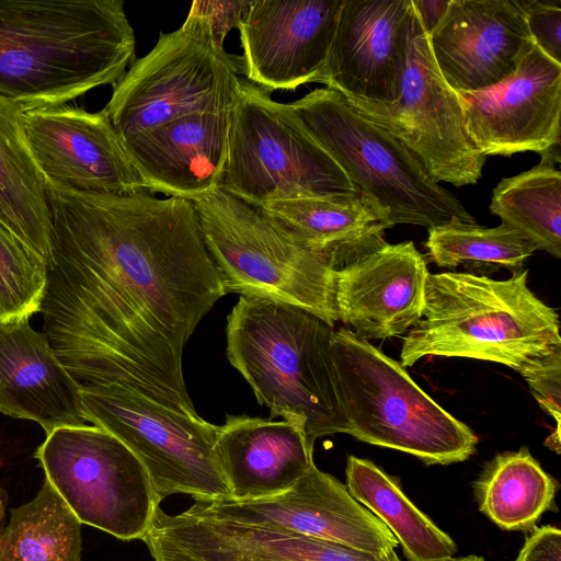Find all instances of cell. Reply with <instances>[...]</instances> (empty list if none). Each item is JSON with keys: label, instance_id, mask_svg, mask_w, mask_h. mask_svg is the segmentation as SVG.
Segmentation results:
<instances>
[{"label": "cell", "instance_id": "cell-24", "mask_svg": "<svg viewBox=\"0 0 561 561\" xmlns=\"http://www.w3.org/2000/svg\"><path fill=\"white\" fill-rule=\"evenodd\" d=\"M46 184L26 139L24 111L0 95V228L48 263Z\"/></svg>", "mask_w": 561, "mask_h": 561}, {"label": "cell", "instance_id": "cell-34", "mask_svg": "<svg viewBox=\"0 0 561 561\" xmlns=\"http://www.w3.org/2000/svg\"><path fill=\"white\" fill-rule=\"evenodd\" d=\"M515 561H561V531L553 526L534 528Z\"/></svg>", "mask_w": 561, "mask_h": 561}, {"label": "cell", "instance_id": "cell-6", "mask_svg": "<svg viewBox=\"0 0 561 561\" xmlns=\"http://www.w3.org/2000/svg\"><path fill=\"white\" fill-rule=\"evenodd\" d=\"M287 104L353 186L386 213L390 228L477 224L399 139L360 115L337 91L316 89Z\"/></svg>", "mask_w": 561, "mask_h": 561}, {"label": "cell", "instance_id": "cell-32", "mask_svg": "<svg viewBox=\"0 0 561 561\" xmlns=\"http://www.w3.org/2000/svg\"><path fill=\"white\" fill-rule=\"evenodd\" d=\"M523 9L535 45L561 64L560 0H517Z\"/></svg>", "mask_w": 561, "mask_h": 561}, {"label": "cell", "instance_id": "cell-9", "mask_svg": "<svg viewBox=\"0 0 561 561\" xmlns=\"http://www.w3.org/2000/svg\"><path fill=\"white\" fill-rule=\"evenodd\" d=\"M241 87L238 66L216 47L206 20L188 11L175 31L135 59L104 106L122 139L184 115L231 111Z\"/></svg>", "mask_w": 561, "mask_h": 561}, {"label": "cell", "instance_id": "cell-29", "mask_svg": "<svg viewBox=\"0 0 561 561\" xmlns=\"http://www.w3.org/2000/svg\"><path fill=\"white\" fill-rule=\"evenodd\" d=\"M427 254L436 265L463 273L490 277L505 270L517 274L524 270L536 245L516 229L501 224L494 228L477 224H450L428 229Z\"/></svg>", "mask_w": 561, "mask_h": 561}, {"label": "cell", "instance_id": "cell-33", "mask_svg": "<svg viewBox=\"0 0 561 561\" xmlns=\"http://www.w3.org/2000/svg\"><path fill=\"white\" fill-rule=\"evenodd\" d=\"M250 4L251 0H195L192 2L190 12L206 20L210 27L211 37L216 47L225 49V38L231 30L240 26Z\"/></svg>", "mask_w": 561, "mask_h": 561}, {"label": "cell", "instance_id": "cell-3", "mask_svg": "<svg viewBox=\"0 0 561 561\" xmlns=\"http://www.w3.org/2000/svg\"><path fill=\"white\" fill-rule=\"evenodd\" d=\"M334 327L288 304L240 296L227 317V358L272 416L317 438L347 434L331 341Z\"/></svg>", "mask_w": 561, "mask_h": 561}, {"label": "cell", "instance_id": "cell-22", "mask_svg": "<svg viewBox=\"0 0 561 561\" xmlns=\"http://www.w3.org/2000/svg\"><path fill=\"white\" fill-rule=\"evenodd\" d=\"M312 453L305 432L285 420L228 415L217 426L215 454L236 501L289 490L316 467Z\"/></svg>", "mask_w": 561, "mask_h": 561}, {"label": "cell", "instance_id": "cell-35", "mask_svg": "<svg viewBox=\"0 0 561 561\" xmlns=\"http://www.w3.org/2000/svg\"><path fill=\"white\" fill-rule=\"evenodd\" d=\"M450 0H412L414 10L430 34L445 15Z\"/></svg>", "mask_w": 561, "mask_h": 561}, {"label": "cell", "instance_id": "cell-2", "mask_svg": "<svg viewBox=\"0 0 561 561\" xmlns=\"http://www.w3.org/2000/svg\"><path fill=\"white\" fill-rule=\"evenodd\" d=\"M135 48L122 0H0V95L24 112L114 87Z\"/></svg>", "mask_w": 561, "mask_h": 561}, {"label": "cell", "instance_id": "cell-18", "mask_svg": "<svg viewBox=\"0 0 561 561\" xmlns=\"http://www.w3.org/2000/svg\"><path fill=\"white\" fill-rule=\"evenodd\" d=\"M427 37L440 75L456 92L500 83L535 45L517 0H450Z\"/></svg>", "mask_w": 561, "mask_h": 561}, {"label": "cell", "instance_id": "cell-1", "mask_svg": "<svg viewBox=\"0 0 561 561\" xmlns=\"http://www.w3.org/2000/svg\"><path fill=\"white\" fill-rule=\"evenodd\" d=\"M44 333L81 385L116 383L191 416L183 351L227 295L192 201L47 181Z\"/></svg>", "mask_w": 561, "mask_h": 561}, {"label": "cell", "instance_id": "cell-21", "mask_svg": "<svg viewBox=\"0 0 561 561\" xmlns=\"http://www.w3.org/2000/svg\"><path fill=\"white\" fill-rule=\"evenodd\" d=\"M231 111L192 113L124 138L146 191L191 201L218 187Z\"/></svg>", "mask_w": 561, "mask_h": 561}, {"label": "cell", "instance_id": "cell-31", "mask_svg": "<svg viewBox=\"0 0 561 561\" xmlns=\"http://www.w3.org/2000/svg\"><path fill=\"white\" fill-rule=\"evenodd\" d=\"M538 404L561 424V346L549 354L535 358L519 371Z\"/></svg>", "mask_w": 561, "mask_h": 561}, {"label": "cell", "instance_id": "cell-19", "mask_svg": "<svg viewBox=\"0 0 561 561\" xmlns=\"http://www.w3.org/2000/svg\"><path fill=\"white\" fill-rule=\"evenodd\" d=\"M428 274L412 241L386 242L335 271L337 321L365 341L409 332L422 318Z\"/></svg>", "mask_w": 561, "mask_h": 561}, {"label": "cell", "instance_id": "cell-30", "mask_svg": "<svg viewBox=\"0 0 561 561\" xmlns=\"http://www.w3.org/2000/svg\"><path fill=\"white\" fill-rule=\"evenodd\" d=\"M47 286V262L0 228V321L39 312Z\"/></svg>", "mask_w": 561, "mask_h": 561}, {"label": "cell", "instance_id": "cell-38", "mask_svg": "<svg viewBox=\"0 0 561 561\" xmlns=\"http://www.w3.org/2000/svg\"><path fill=\"white\" fill-rule=\"evenodd\" d=\"M3 514H4V507H3V502L1 499V494H0V518L3 516Z\"/></svg>", "mask_w": 561, "mask_h": 561}, {"label": "cell", "instance_id": "cell-16", "mask_svg": "<svg viewBox=\"0 0 561 561\" xmlns=\"http://www.w3.org/2000/svg\"><path fill=\"white\" fill-rule=\"evenodd\" d=\"M412 0H342L318 82L345 98L392 103L407 68Z\"/></svg>", "mask_w": 561, "mask_h": 561}, {"label": "cell", "instance_id": "cell-37", "mask_svg": "<svg viewBox=\"0 0 561 561\" xmlns=\"http://www.w3.org/2000/svg\"><path fill=\"white\" fill-rule=\"evenodd\" d=\"M448 561H485L483 558L481 557H477V556H469V557H466V558H458V559H450Z\"/></svg>", "mask_w": 561, "mask_h": 561}, {"label": "cell", "instance_id": "cell-26", "mask_svg": "<svg viewBox=\"0 0 561 561\" xmlns=\"http://www.w3.org/2000/svg\"><path fill=\"white\" fill-rule=\"evenodd\" d=\"M479 510L505 530L534 528L551 510L556 481L541 468L527 447L497 454L473 483Z\"/></svg>", "mask_w": 561, "mask_h": 561}, {"label": "cell", "instance_id": "cell-27", "mask_svg": "<svg viewBox=\"0 0 561 561\" xmlns=\"http://www.w3.org/2000/svg\"><path fill=\"white\" fill-rule=\"evenodd\" d=\"M0 561H81V523L45 479L0 530Z\"/></svg>", "mask_w": 561, "mask_h": 561}, {"label": "cell", "instance_id": "cell-23", "mask_svg": "<svg viewBox=\"0 0 561 561\" xmlns=\"http://www.w3.org/2000/svg\"><path fill=\"white\" fill-rule=\"evenodd\" d=\"M261 209L335 271L383 245L390 228L386 213L359 192L276 201Z\"/></svg>", "mask_w": 561, "mask_h": 561}, {"label": "cell", "instance_id": "cell-28", "mask_svg": "<svg viewBox=\"0 0 561 561\" xmlns=\"http://www.w3.org/2000/svg\"><path fill=\"white\" fill-rule=\"evenodd\" d=\"M490 210L537 248L561 257V173L539 162L503 178L493 188Z\"/></svg>", "mask_w": 561, "mask_h": 561}, {"label": "cell", "instance_id": "cell-12", "mask_svg": "<svg viewBox=\"0 0 561 561\" xmlns=\"http://www.w3.org/2000/svg\"><path fill=\"white\" fill-rule=\"evenodd\" d=\"M345 99L360 115L399 139L437 183L463 186L481 178L486 157L468 131L458 92L445 81L434 61L414 7L398 100L376 103Z\"/></svg>", "mask_w": 561, "mask_h": 561}, {"label": "cell", "instance_id": "cell-10", "mask_svg": "<svg viewBox=\"0 0 561 561\" xmlns=\"http://www.w3.org/2000/svg\"><path fill=\"white\" fill-rule=\"evenodd\" d=\"M87 422L122 440L140 460L161 502L230 497L215 454L217 426L116 383L81 386Z\"/></svg>", "mask_w": 561, "mask_h": 561}, {"label": "cell", "instance_id": "cell-17", "mask_svg": "<svg viewBox=\"0 0 561 561\" xmlns=\"http://www.w3.org/2000/svg\"><path fill=\"white\" fill-rule=\"evenodd\" d=\"M342 0H251L238 27L247 80L272 92L318 82Z\"/></svg>", "mask_w": 561, "mask_h": 561}, {"label": "cell", "instance_id": "cell-7", "mask_svg": "<svg viewBox=\"0 0 561 561\" xmlns=\"http://www.w3.org/2000/svg\"><path fill=\"white\" fill-rule=\"evenodd\" d=\"M226 293L308 310L334 327L335 270L261 208L216 187L191 199Z\"/></svg>", "mask_w": 561, "mask_h": 561}, {"label": "cell", "instance_id": "cell-4", "mask_svg": "<svg viewBox=\"0 0 561 561\" xmlns=\"http://www.w3.org/2000/svg\"><path fill=\"white\" fill-rule=\"evenodd\" d=\"M527 283L526 268L504 280L463 272L428 274L422 318L402 342L400 364L465 357L519 371L560 347L558 313Z\"/></svg>", "mask_w": 561, "mask_h": 561}, {"label": "cell", "instance_id": "cell-15", "mask_svg": "<svg viewBox=\"0 0 561 561\" xmlns=\"http://www.w3.org/2000/svg\"><path fill=\"white\" fill-rule=\"evenodd\" d=\"M458 94L468 131L484 157L540 153L560 142L561 64L536 45L505 80Z\"/></svg>", "mask_w": 561, "mask_h": 561}, {"label": "cell", "instance_id": "cell-5", "mask_svg": "<svg viewBox=\"0 0 561 561\" xmlns=\"http://www.w3.org/2000/svg\"><path fill=\"white\" fill-rule=\"evenodd\" d=\"M347 434L417 457L426 465L467 460L478 437L435 402L405 367L350 329L331 341Z\"/></svg>", "mask_w": 561, "mask_h": 561}, {"label": "cell", "instance_id": "cell-36", "mask_svg": "<svg viewBox=\"0 0 561 561\" xmlns=\"http://www.w3.org/2000/svg\"><path fill=\"white\" fill-rule=\"evenodd\" d=\"M541 156V163L556 165L557 163H560L561 161V154H560V142H556L548 147L546 150L539 153Z\"/></svg>", "mask_w": 561, "mask_h": 561}, {"label": "cell", "instance_id": "cell-8", "mask_svg": "<svg viewBox=\"0 0 561 561\" xmlns=\"http://www.w3.org/2000/svg\"><path fill=\"white\" fill-rule=\"evenodd\" d=\"M219 188L262 208L284 199L358 192L288 104L241 79Z\"/></svg>", "mask_w": 561, "mask_h": 561}, {"label": "cell", "instance_id": "cell-11", "mask_svg": "<svg viewBox=\"0 0 561 561\" xmlns=\"http://www.w3.org/2000/svg\"><path fill=\"white\" fill-rule=\"evenodd\" d=\"M34 457L81 524L118 539H142L160 501L137 456L95 425L60 427Z\"/></svg>", "mask_w": 561, "mask_h": 561}, {"label": "cell", "instance_id": "cell-14", "mask_svg": "<svg viewBox=\"0 0 561 561\" xmlns=\"http://www.w3.org/2000/svg\"><path fill=\"white\" fill-rule=\"evenodd\" d=\"M26 139L46 181L94 194L146 191L104 108L56 106L24 112Z\"/></svg>", "mask_w": 561, "mask_h": 561}, {"label": "cell", "instance_id": "cell-25", "mask_svg": "<svg viewBox=\"0 0 561 561\" xmlns=\"http://www.w3.org/2000/svg\"><path fill=\"white\" fill-rule=\"evenodd\" d=\"M345 476L350 494L387 526L408 561L454 558L455 541L409 500L394 478L355 456L347 457Z\"/></svg>", "mask_w": 561, "mask_h": 561}, {"label": "cell", "instance_id": "cell-13", "mask_svg": "<svg viewBox=\"0 0 561 561\" xmlns=\"http://www.w3.org/2000/svg\"><path fill=\"white\" fill-rule=\"evenodd\" d=\"M182 513L296 533L378 556L394 551L399 543L344 484L317 467L280 494L248 501L196 500Z\"/></svg>", "mask_w": 561, "mask_h": 561}, {"label": "cell", "instance_id": "cell-20", "mask_svg": "<svg viewBox=\"0 0 561 561\" xmlns=\"http://www.w3.org/2000/svg\"><path fill=\"white\" fill-rule=\"evenodd\" d=\"M81 386L28 318L0 321V413L34 421L46 436L85 425Z\"/></svg>", "mask_w": 561, "mask_h": 561}]
</instances>
